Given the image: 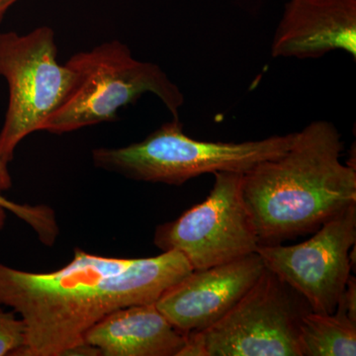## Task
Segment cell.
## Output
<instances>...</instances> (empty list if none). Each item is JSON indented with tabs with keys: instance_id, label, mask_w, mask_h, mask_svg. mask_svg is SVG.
Segmentation results:
<instances>
[{
	"instance_id": "6",
	"label": "cell",
	"mask_w": 356,
	"mask_h": 356,
	"mask_svg": "<svg viewBox=\"0 0 356 356\" xmlns=\"http://www.w3.org/2000/svg\"><path fill=\"white\" fill-rule=\"evenodd\" d=\"M55 32L41 26L25 35L0 33V76L8 84L9 102L0 131V159L9 163L30 134L65 102L76 76L58 62Z\"/></svg>"
},
{
	"instance_id": "12",
	"label": "cell",
	"mask_w": 356,
	"mask_h": 356,
	"mask_svg": "<svg viewBox=\"0 0 356 356\" xmlns=\"http://www.w3.org/2000/svg\"><path fill=\"white\" fill-rule=\"evenodd\" d=\"M301 356H355L356 320L341 304L332 314L310 311L300 323Z\"/></svg>"
},
{
	"instance_id": "11",
	"label": "cell",
	"mask_w": 356,
	"mask_h": 356,
	"mask_svg": "<svg viewBox=\"0 0 356 356\" xmlns=\"http://www.w3.org/2000/svg\"><path fill=\"white\" fill-rule=\"evenodd\" d=\"M84 341L102 356H179L186 336L151 303L112 312L86 332Z\"/></svg>"
},
{
	"instance_id": "15",
	"label": "cell",
	"mask_w": 356,
	"mask_h": 356,
	"mask_svg": "<svg viewBox=\"0 0 356 356\" xmlns=\"http://www.w3.org/2000/svg\"><path fill=\"white\" fill-rule=\"evenodd\" d=\"M8 163L0 159V191H8L13 187V177L8 170Z\"/></svg>"
},
{
	"instance_id": "3",
	"label": "cell",
	"mask_w": 356,
	"mask_h": 356,
	"mask_svg": "<svg viewBox=\"0 0 356 356\" xmlns=\"http://www.w3.org/2000/svg\"><path fill=\"white\" fill-rule=\"evenodd\" d=\"M295 133L243 143L207 142L189 137L179 119L166 122L142 142L93 149L96 168L138 181L181 185L206 173L245 175L289 149Z\"/></svg>"
},
{
	"instance_id": "17",
	"label": "cell",
	"mask_w": 356,
	"mask_h": 356,
	"mask_svg": "<svg viewBox=\"0 0 356 356\" xmlns=\"http://www.w3.org/2000/svg\"><path fill=\"white\" fill-rule=\"evenodd\" d=\"M6 221V210L0 206V229L3 228Z\"/></svg>"
},
{
	"instance_id": "5",
	"label": "cell",
	"mask_w": 356,
	"mask_h": 356,
	"mask_svg": "<svg viewBox=\"0 0 356 356\" xmlns=\"http://www.w3.org/2000/svg\"><path fill=\"white\" fill-rule=\"evenodd\" d=\"M308 302L266 268L218 322L187 334L179 356H301L299 327Z\"/></svg>"
},
{
	"instance_id": "7",
	"label": "cell",
	"mask_w": 356,
	"mask_h": 356,
	"mask_svg": "<svg viewBox=\"0 0 356 356\" xmlns=\"http://www.w3.org/2000/svg\"><path fill=\"white\" fill-rule=\"evenodd\" d=\"M214 175V185L205 200L175 221L159 225L154 232V245L163 252L184 254L193 270L242 259L259 247L243 197V173Z\"/></svg>"
},
{
	"instance_id": "14",
	"label": "cell",
	"mask_w": 356,
	"mask_h": 356,
	"mask_svg": "<svg viewBox=\"0 0 356 356\" xmlns=\"http://www.w3.org/2000/svg\"><path fill=\"white\" fill-rule=\"evenodd\" d=\"M26 327L15 312H7L0 307V356H17L24 348Z\"/></svg>"
},
{
	"instance_id": "8",
	"label": "cell",
	"mask_w": 356,
	"mask_h": 356,
	"mask_svg": "<svg viewBox=\"0 0 356 356\" xmlns=\"http://www.w3.org/2000/svg\"><path fill=\"white\" fill-rule=\"evenodd\" d=\"M356 242V203L337 213L304 243L262 245L266 268L305 298L312 311L332 314L351 275Z\"/></svg>"
},
{
	"instance_id": "1",
	"label": "cell",
	"mask_w": 356,
	"mask_h": 356,
	"mask_svg": "<svg viewBox=\"0 0 356 356\" xmlns=\"http://www.w3.org/2000/svg\"><path fill=\"white\" fill-rule=\"evenodd\" d=\"M193 270L184 254L163 252L117 259L74 250V259L51 273H29L0 264V305L24 322L17 356H95L86 332L112 312L156 303Z\"/></svg>"
},
{
	"instance_id": "9",
	"label": "cell",
	"mask_w": 356,
	"mask_h": 356,
	"mask_svg": "<svg viewBox=\"0 0 356 356\" xmlns=\"http://www.w3.org/2000/svg\"><path fill=\"white\" fill-rule=\"evenodd\" d=\"M266 266L257 252L209 268L192 270L156 302V308L181 334L203 331L242 299Z\"/></svg>"
},
{
	"instance_id": "4",
	"label": "cell",
	"mask_w": 356,
	"mask_h": 356,
	"mask_svg": "<svg viewBox=\"0 0 356 356\" xmlns=\"http://www.w3.org/2000/svg\"><path fill=\"white\" fill-rule=\"evenodd\" d=\"M76 83L65 102L44 122L41 131L65 134L113 122L118 110L133 104L145 93H153L179 119L184 95L168 74L153 63L133 57L127 44L105 42L67 60Z\"/></svg>"
},
{
	"instance_id": "16",
	"label": "cell",
	"mask_w": 356,
	"mask_h": 356,
	"mask_svg": "<svg viewBox=\"0 0 356 356\" xmlns=\"http://www.w3.org/2000/svg\"><path fill=\"white\" fill-rule=\"evenodd\" d=\"M20 0H0V23L3 20L7 11Z\"/></svg>"
},
{
	"instance_id": "13",
	"label": "cell",
	"mask_w": 356,
	"mask_h": 356,
	"mask_svg": "<svg viewBox=\"0 0 356 356\" xmlns=\"http://www.w3.org/2000/svg\"><path fill=\"white\" fill-rule=\"evenodd\" d=\"M0 206L31 227L43 245L51 247L57 242L60 227L55 211L49 206L16 203L2 195L1 191Z\"/></svg>"
},
{
	"instance_id": "2",
	"label": "cell",
	"mask_w": 356,
	"mask_h": 356,
	"mask_svg": "<svg viewBox=\"0 0 356 356\" xmlns=\"http://www.w3.org/2000/svg\"><path fill=\"white\" fill-rule=\"evenodd\" d=\"M336 126L314 121L291 146L243 175L242 191L259 245H277L317 231L356 203L355 166L341 161Z\"/></svg>"
},
{
	"instance_id": "10",
	"label": "cell",
	"mask_w": 356,
	"mask_h": 356,
	"mask_svg": "<svg viewBox=\"0 0 356 356\" xmlns=\"http://www.w3.org/2000/svg\"><path fill=\"white\" fill-rule=\"evenodd\" d=\"M356 58V0H289L271 46L274 58Z\"/></svg>"
}]
</instances>
